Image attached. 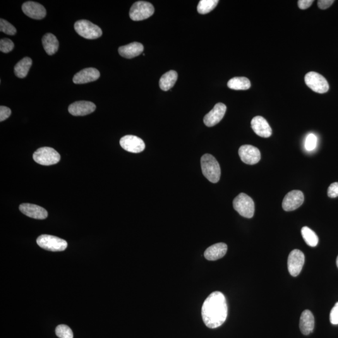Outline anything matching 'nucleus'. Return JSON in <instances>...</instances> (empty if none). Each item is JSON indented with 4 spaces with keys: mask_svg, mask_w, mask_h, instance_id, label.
Listing matches in <instances>:
<instances>
[{
    "mask_svg": "<svg viewBox=\"0 0 338 338\" xmlns=\"http://www.w3.org/2000/svg\"><path fill=\"white\" fill-rule=\"evenodd\" d=\"M228 315V308L224 295L219 291L211 293L202 307V317L206 327L215 329L222 325Z\"/></svg>",
    "mask_w": 338,
    "mask_h": 338,
    "instance_id": "nucleus-1",
    "label": "nucleus"
},
{
    "mask_svg": "<svg viewBox=\"0 0 338 338\" xmlns=\"http://www.w3.org/2000/svg\"><path fill=\"white\" fill-rule=\"evenodd\" d=\"M201 163L203 174L205 178L212 183L219 182L221 171L219 162L215 157L207 153L201 158Z\"/></svg>",
    "mask_w": 338,
    "mask_h": 338,
    "instance_id": "nucleus-2",
    "label": "nucleus"
},
{
    "mask_svg": "<svg viewBox=\"0 0 338 338\" xmlns=\"http://www.w3.org/2000/svg\"><path fill=\"white\" fill-rule=\"evenodd\" d=\"M233 207L244 217L251 219L255 214V203L253 199L246 194L241 193L234 199Z\"/></svg>",
    "mask_w": 338,
    "mask_h": 338,
    "instance_id": "nucleus-3",
    "label": "nucleus"
},
{
    "mask_svg": "<svg viewBox=\"0 0 338 338\" xmlns=\"http://www.w3.org/2000/svg\"><path fill=\"white\" fill-rule=\"evenodd\" d=\"M74 28L79 35L86 39H97L102 35L101 28L88 20H81L76 21Z\"/></svg>",
    "mask_w": 338,
    "mask_h": 338,
    "instance_id": "nucleus-4",
    "label": "nucleus"
},
{
    "mask_svg": "<svg viewBox=\"0 0 338 338\" xmlns=\"http://www.w3.org/2000/svg\"><path fill=\"white\" fill-rule=\"evenodd\" d=\"M37 243L40 248L53 252L63 251L68 246L67 241L64 239L47 234L38 237Z\"/></svg>",
    "mask_w": 338,
    "mask_h": 338,
    "instance_id": "nucleus-5",
    "label": "nucleus"
},
{
    "mask_svg": "<svg viewBox=\"0 0 338 338\" xmlns=\"http://www.w3.org/2000/svg\"><path fill=\"white\" fill-rule=\"evenodd\" d=\"M33 159L38 164L43 165H52L57 164L61 160V155L58 152L51 147L38 148L33 153Z\"/></svg>",
    "mask_w": 338,
    "mask_h": 338,
    "instance_id": "nucleus-6",
    "label": "nucleus"
},
{
    "mask_svg": "<svg viewBox=\"0 0 338 338\" xmlns=\"http://www.w3.org/2000/svg\"><path fill=\"white\" fill-rule=\"evenodd\" d=\"M154 11V7L150 3L138 1L132 6L129 15L134 21H141L150 17Z\"/></svg>",
    "mask_w": 338,
    "mask_h": 338,
    "instance_id": "nucleus-7",
    "label": "nucleus"
},
{
    "mask_svg": "<svg viewBox=\"0 0 338 338\" xmlns=\"http://www.w3.org/2000/svg\"><path fill=\"white\" fill-rule=\"evenodd\" d=\"M304 81L309 88L316 93H325L329 90L330 85L327 79L315 71L306 74Z\"/></svg>",
    "mask_w": 338,
    "mask_h": 338,
    "instance_id": "nucleus-8",
    "label": "nucleus"
},
{
    "mask_svg": "<svg viewBox=\"0 0 338 338\" xmlns=\"http://www.w3.org/2000/svg\"><path fill=\"white\" fill-rule=\"evenodd\" d=\"M305 256L303 252L298 249H294L290 253L287 260V268L292 276L296 277L300 274L303 269Z\"/></svg>",
    "mask_w": 338,
    "mask_h": 338,
    "instance_id": "nucleus-9",
    "label": "nucleus"
},
{
    "mask_svg": "<svg viewBox=\"0 0 338 338\" xmlns=\"http://www.w3.org/2000/svg\"><path fill=\"white\" fill-rule=\"evenodd\" d=\"M304 201L303 192L298 190L292 191L284 197L282 201V208L287 212L296 210L303 204Z\"/></svg>",
    "mask_w": 338,
    "mask_h": 338,
    "instance_id": "nucleus-10",
    "label": "nucleus"
},
{
    "mask_svg": "<svg viewBox=\"0 0 338 338\" xmlns=\"http://www.w3.org/2000/svg\"><path fill=\"white\" fill-rule=\"evenodd\" d=\"M239 155L242 161L248 165L258 164L261 160L260 150L251 145H244L239 149Z\"/></svg>",
    "mask_w": 338,
    "mask_h": 338,
    "instance_id": "nucleus-11",
    "label": "nucleus"
},
{
    "mask_svg": "<svg viewBox=\"0 0 338 338\" xmlns=\"http://www.w3.org/2000/svg\"><path fill=\"white\" fill-rule=\"evenodd\" d=\"M120 144L124 150L131 153H140L144 150L145 145L140 138L135 135H126L120 140Z\"/></svg>",
    "mask_w": 338,
    "mask_h": 338,
    "instance_id": "nucleus-12",
    "label": "nucleus"
},
{
    "mask_svg": "<svg viewBox=\"0 0 338 338\" xmlns=\"http://www.w3.org/2000/svg\"><path fill=\"white\" fill-rule=\"evenodd\" d=\"M227 107L222 103H218L203 118L206 126L211 128L219 123L226 112Z\"/></svg>",
    "mask_w": 338,
    "mask_h": 338,
    "instance_id": "nucleus-13",
    "label": "nucleus"
},
{
    "mask_svg": "<svg viewBox=\"0 0 338 338\" xmlns=\"http://www.w3.org/2000/svg\"><path fill=\"white\" fill-rule=\"evenodd\" d=\"M22 10L26 16L35 20H42L47 15L46 9L44 6L37 2L32 1L24 3Z\"/></svg>",
    "mask_w": 338,
    "mask_h": 338,
    "instance_id": "nucleus-14",
    "label": "nucleus"
},
{
    "mask_svg": "<svg viewBox=\"0 0 338 338\" xmlns=\"http://www.w3.org/2000/svg\"><path fill=\"white\" fill-rule=\"evenodd\" d=\"M96 105L88 101H78L68 107L69 114L74 116H84L95 111Z\"/></svg>",
    "mask_w": 338,
    "mask_h": 338,
    "instance_id": "nucleus-15",
    "label": "nucleus"
},
{
    "mask_svg": "<svg viewBox=\"0 0 338 338\" xmlns=\"http://www.w3.org/2000/svg\"><path fill=\"white\" fill-rule=\"evenodd\" d=\"M252 129L258 135L263 138H268L272 135V129L270 124L264 117H254L251 121Z\"/></svg>",
    "mask_w": 338,
    "mask_h": 338,
    "instance_id": "nucleus-16",
    "label": "nucleus"
},
{
    "mask_svg": "<svg viewBox=\"0 0 338 338\" xmlns=\"http://www.w3.org/2000/svg\"><path fill=\"white\" fill-rule=\"evenodd\" d=\"M20 210L26 216L35 219H45L48 217V212L44 208L32 203H22L20 205Z\"/></svg>",
    "mask_w": 338,
    "mask_h": 338,
    "instance_id": "nucleus-17",
    "label": "nucleus"
},
{
    "mask_svg": "<svg viewBox=\"0 0 338 338\" xmlns=\"http://www.w3.org/2000/svg\"><path fill=\"white\" fill-rule=\"evenodd\" d=\"M100 72L97 69L87 68L83 69L74 75L73 81L75 84H84L97 80L100 77Z\"/></svg>",
    "mask_w": 338,
    "mask_h": 338,
    "instance_id": "nucleus-18",
    "label": "nucleus"
},
{
    "mask_svg": "<svg viewBox=\"0 0 338 338\" xmlns=\"http://www.w3.org/2000/svg\"><path fill=\"white\" fill-rule=\"evenodd\" d=\"M299 328L304 335H310L315 328V318L310 311L304 310L299 321Z\"/></svg>",
    "mask_w": 338,
    "mask_h": 338,
    "instance_id": "nucleus-19",
    "label": "nucleus"
},
{
    "mask_svg": "<svg viewBox=\"0 0 338 338\" xmlns=\"http://www.w3.org/2000/svg\"><path fill=\"white\" fill-rule=\"evenodd\" d=\"M143 50L144 48L140 43L133 42L119 47V53L124 58L133 59L142 54Z\"/></svg>",
    "mask_w": 338,
    "mask_h": 338,
    "instance_id": "nucleus-20",
    "label": "nucleus"
},
{
    "mask_svg": "<svg viewBox=\"0 0 338 338\" xmlns=\"http://www.w3.org/2000/svg\"><path fill=\"white\" fill-rule=\"evenodd\" d=\"M227 251V246L224 243H217L206 249L205 259L208 261H216L224 257Z\"/></svg>",
    "mask_w": 338,
    "mask_h": 338,
    "instance_id": "nucleus-21",
    "label": "nucleus"
},
{
    "mask_svg": "<svg viewBox=\"0 0 338 338\" xmlns=\"http://www.w3.org/2000/svg\"><path fill=\"white\" fill-rule=\"evenodd\" d=\"M42 44L48 55H52L58 51L59 41L52 33H48L43 37Z\"/></svg>",
    "mask_w": 338,
    "mask_h": 338,
    "instance_id": "nucleus-22",
    "label": "nucleus"
},
{
    "mask_svg": "<svg viewBox=\"0 0 338 338\" xmlns=\"http://www.w3.org/2000/svg\"><path fill=\"white\" fill-rule=\"evenodd\" d=\"M177 78H178V74L176 71H168V72L164 74L160 79V88L164 91L171 90L176 83Z\"/></svg>",
    "mask_w": 338,
    "mask_h": 338,
    "instance_id": "nucleus-23",
    "label": "nucleus"
},
{
    "mask_svg": "<svg viewBox=\"0 0 338 338\" xmlns=\"http://www.w3.org/2000/svg\"><path fill=\"white\" fill-rule=\"evenodd\" d=\"M32 60L30 57H25L18 62L14 68V71L18 78H23L28 75V71L32 67Z\"/></svg>",
    "mask_w": 338,
    "mask_h": 338,
    "instance_id": "nucleus-24",
    "label": "nucleus"
},
{
    "mask_svg": "<svg viewBox=\"0 0 338 338\" xmlns=\"http://www.w3.org/2000/svg\"><path fill=\"white\" fill-rule=\"evenodd\" d=\"M250 80L246 77H234L227 83V87L235 90H246L250 88Z\"/></svg>",
    "mask_w": 338,
    "mask_h": 338,
    "instance_id": "nucleus-25",
    "label": "nucleus"
},
{
    "mask_svg": "<svg viewBox=\"0 0 338 338\" xmlns=\"http://www.w3.org/2000/svg\"><path fill=\"white\" fill-rule=\"evenodd\" d=\"M301 234L304 241L311 247H316L318 245L319 238L315 232L309 228L308 227H303L301 229Z\"/></svg>",
    "mask_w": 338,
    "mask_h": 338,
    "instance_id": "nucleus-26",
    "label": "nucleus"
},
{
    "mask_svg": "<svg viewBox=\"0 0 338 338\" xmlns=\"http://www.w3.org/2000/svg\"><path fill=\"white\" fill-rule=\"evenodd\" d=\"M218 0H201L198 6V11L200 14H207L212 11L217 5Z\"/></svg>",
    "mask_w": 338,
    "mask_h": 338,
    "instance_id": "nucleus-27",
    "label": "nucleus"
},
{
    "mask_svg": "<svg viewBox=\"0 0 338 338\" xmlns=\"http://www.w3.org/2000/svg\"><path fill=\"white\" fill-rule=\"evenodd\" d=\"M57 337L60 338H73V333L71 328L68 326L61 325L55 330Z\"/></svg>",
    "mask_w": 338,
    "mask_h": 338,
    "instance_id": "nucleus-28",
    "label": "nucleus"
},
{
    "mask_svg": "<svg viewBox=\"0 0 338 338\" xmlns=\"http://www.w3.org/2000/svg\"><path fill=\"white\" fill-rule=\"evenodd\" d=\"M0 31L9 35H13L16 34V33L15 26L12 25L8 21L2 18L0 20Z\"/></svg>",
    "mask_w": 338,
    "mask_h": 338,
    "instance_id": "nucleus-29",
    "label": "nucleus"
},
{
    "mask_svg": "<svg viewBox=\"0 0 338 338\" xmlns=\"http://www.w3.org/2000/svg\"><path fill=\"white\" fill-rule=\"evenodd\" d=\"M318 138L315 134H309L306 138L304 147L308 151H312L315 149L317 145Z\"/></svg>",
    "mask_w": 338,
    "mask_h": 338,
    "instance_id": "nucleus-30",
    "label": "nucleus"
},
{
    "mask_svg": "<svg viewBox=\"0 0 338 338\" xmlns=\"http://www.w3.org/2000/svg\"><path fill=\"white\" fill-rule=\"evenodd\" d=\"M14 48L13 42L8 38H4L0 40V51L3 53L10 52Z\"/></svg>",
    "mask_w": 338,
    "mask_h": 338,
    "instance_id": "nucleus-31",
    "label": "nucleus"
},
{
    "mask_svg": "<svg viewBox=\"0 0 338 338\" xmlns=\"http://www.w3.org/2000/svg\"><path fill=\"white\" fill-rule=\"evenodd\" d=\"M330 319V322L333 325H338V302L335 304V306L331 311Z\"/></svg>",
    "mask_w": 338,
    "mask_h": 338,
    "instance_id": "nucleus-32",
    "label": "nucleus"
},
{
    "mask_svg": "<svg viewBox=\"0 0 338 338\" xmlns=\"http://www.w3.org/2000/svg\"><path fill=\"white\" fill-rule=\"evenodd\" d=\"M328 196L330 198H336L338 197V182H334L331 184L328 189Z\"/></svg>",
    "mask_w": 338,
    "mask_h": 338,
    "instance_id": "nucleus-33",
    "label": "nucleus"
},
{
    "mask_svg": "<svg viewBox=\"0 0 338 338\" xmlns=\"http://www.w3.org/2000/svg\"><path fill=\"white\" fill-rule=\"evenodd\" d=\"M11 114V110L5 106L0 107V121L3 122L8 119Z\"/></svg>",
    "mask_w": 338,
    "mask_h": 338,
    "instance_id": "nucleus-34",
    "label": "nucleus"
},
{
    "mask_svg": "<svg viewBox=\"0 0 338 338\" xmlns=\"http://www.w3.org/2000/svg\"><path fill=\"white\" fill-rule=\"evenodd\" d=\"M334 2V0H320L318 1V5L320 9H325L332 6Z\"/></svg>",
    "mask_w": 338,
    "mask_h": 338,
    "instance_id": "nucleus-35",
    "label": "nucleus"
},
{
    "mask_svg": "<svg viewBox=\"0 0 338 338\" xmlns=\"http://www.w3.org/2000/svg\"><path fill=\"white\" fill-rule=\"evenodd\" d=\"M313 0H299L298 1L299 8L301 9L308 8L313 4Z\"/></svg>",
    "mask_w": 338,
    "mask_h": 338,
    "instance_id": "nucleus-36",
    "label": "nucleus"
},
{
    "mask_svg": "<svg viewBox=\"0 0 338 338\" xmlns=\"http://www.w3.org/2000/svg\"><path fill=\"white\" fill-rule=\"evenodd\" d=\"M337 266H338V256L337 260Z\"/></svg>",
    "mask_w": 338,
    "mask_h": 338,
    "instance_id": "nucleus-37",
    "label": "nucleus"
}]
</instances>
